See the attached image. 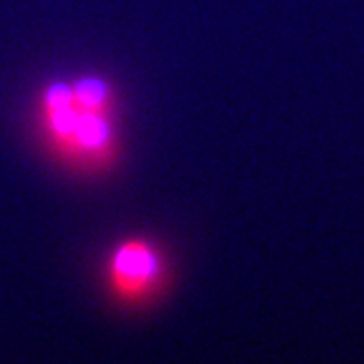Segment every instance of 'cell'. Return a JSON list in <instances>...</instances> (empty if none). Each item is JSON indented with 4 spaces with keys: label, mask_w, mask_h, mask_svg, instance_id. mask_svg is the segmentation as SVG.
<instances>
[{
    "label": "cell",
    "mask_w": 364,
    "mask_h": 364,
    "mask_svg": "<svg viewBox=\"0 0 364 364\" xmlns=\"http://www.w3.org/2000/svg\"><path fill=\"white\" fill-rule=\"evenodd\" d=\"M166 279V263L156 245L132 237L117 245L107 259V284L126 304H140L156 296Z\"/></svg>",
    "instance_id": "2"
},
{
    "label": "cell",
    "mask_w": 364,
    "mask_h": 364,
    "mask_svg": "<svg viewBox=\"0 0 364 364\" xmlns=\"http://www.w3.org/2000/svg\"><path fill=\"white\" fill-rule=\"evenodd\" d=\"M43 132L61 158L75 166L104 168L116 156L109 107H85L73 100L71 83H51L41 97Z\"/></svg>",
    "instance_id": "1"
}]
</instances>
